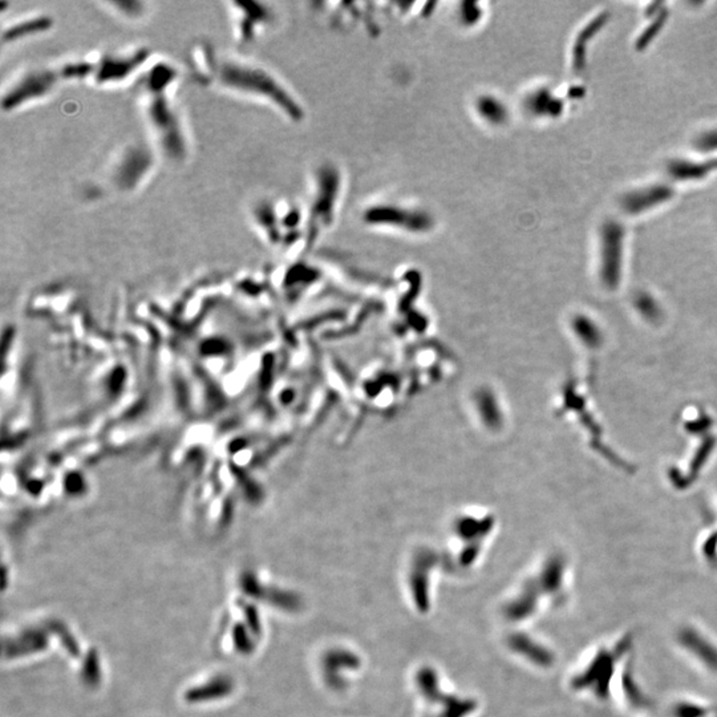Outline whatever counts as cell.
<instances>
[{
	"mask_svg": "<svg viewBox=\"0 0 717 717\" xmlns=\"http://www.w3.org/2000/svg\"><path fill=\"white\" fill-rule=\"evenodd\" d=\"M180 73L171 63L149 64L139 81V104L157 152L168 161H183L189 154V142L181 114L173 102L172 88Z\"/></svg>",
	"mask_w": 717,
	"mask_h": 717,
	"instance_id": "1",
	"label": "cell"
},
{
	"mask_svg": "<svg viewBox=\"0 0 717 717\" xmlns=\"http://www.w3.org/2000/svg\"><path fill=\"white\" fill-rule=\"evenodd\" d=\"M215 82H218L226 91L275 104L281 111L290 114L293 120L301 117L299 107H296L282 84L261 65L244 60L242 58L220 59Z\"/></svg>",
	"mask_w": 717,
	"mask_h": 717,
	"instance_id": "2",
	"label": "cell"
},
{
	"mask_svg": "<svg viewBox=\"0 0 717 717\" xmlns=\"http://www.w3.org/2000/svg\"><path fill=\"white\" fill-rule=\"evenodd\" d=\"M93 71L91 82L97 87L117 85L131 76L144 71L149 65L151 51L145 47H136L122 51L90 53Z\"/></svg>",
	"mask_w": 717,
	"mask_h": 717,
	"instance_id": "3",
	"label": "cell"
},
{
	"mask_svg": "<svg viewBox=\"0 0 717 717\" xmlns=\"http://www.w3.org/2000/svg\"><path fill=\"white\" fill-rule=\"evenodd\" d=\"M58 67H41L23 71L11 81L3 92L1 105L6 112H15L30 102L50 96L60 82Z\"/></svg>",
	"mask_w": 717,
	"mask_h": 717,
	"instance_id": "4",
	"label": "cell"
},
{
	"mask_svg": "<svg viewBox=\"0 0 717 717\" xmlns=\"http://www.w3.org/2000/svg\"><path fill=\"white\" fill-rule=\"evenodd\" d=\"M153 168V151L144 145L131 144L117 153L112 161V183L122 192H133L151 176Z\"/></svg>",
	"mask_w": 717,
	"mask_h": 717,
	"instance_id": "5",
	"label": "cell"
},
{
	"mask_svg": "<svg viewBox=\"0 0 717 717\" xmlns=\"http://www.w3.org/2000/svg\"><path fill=\"white\" fill-rule=\"evenodd\" d=\"M232 16V35L237 44L244 48L257 41L263 27L271 19L267 6L258 1L227 3Z\"/></svg>",
	"mask_w": 717,
	"mask_h": 717,
	"instance_id": "6",
	"label": "cell"
},
{
	"mask_svg": "<svg viewBox=\"0 0 717 717\" xmlns=\"http://www.w3.org/2000/svg\"><path fill=\"white\" fill-rule=\"evenodd\" d=\"M623 239H625V230L620 223L608 221L603 225L600 232L602 276L607 283L611 284H615L620 275Z\"/></svg>",
	"mask_w": 717,
	"mask_h": 717,
	"instance_id": "7",
	"label": "cell"
},
{
	"mask_svg": "<svg viewBox=\"0 0 717 717\" xmlns=\"http://www.w3.org/2000/svg\"><path fill=\"white\" fill-rule=\"evenodd\" d=\"M672 195V188L667 185H651L626 194L622 200V207L628 214L637 215L666 203Z\"/></svg>",
	"mask_w": 717,
	"mask_h": 717,
	"instance_id": "8",
	"label": "cell"
},
{
	"mask_svg": "<svg viewBox=\"0 0 717 717\" xmlns=\"http://www.w3.org/2000/svg\"><path fill=\"white\" fill-rule=\"evenodd\" d=\"M218 60L214 48L206 41H195L190 47L189 67L194 79L201 84L207 85L215 81Z\"/></svg>",
	"mask_w": 717,
	"mask_h": 717,
	"instance_id": "9",
	"label": "cell"
},
{
	"mask_svg": "<svg viewBox=\"0 0 717 717\" xmlns=\"http://www.w3.org/2000/svg\"><path fill=\"white\" fill-rule=\"evenodd\" d=\"M53 27V19L44 14L27 15L21 19L10 23L3 28V43H15L23 41L31 36H36L51 30Z\"/></svg>",
	"mask_w": 717,
	"mask_h": 717,
	"instance_id": "10",
	"label": "cell"
},
{
	"mask_svg": "<svg viewBox=\"0 0 717 717\" xmlns=\"http://www.w3.org/2000/svg\"><path fill=\"white\" fill-rule=\"evenodd\" d=\"M610 14L603 12L598 15L595 19L590 21L576 38V45L573 48V67L576 72H582L586 68V52L588 41H591L599 31L602 30L608 21Z\"/></svg>",
	"mask_w": 717,
	"mask_h": 717,
	"instance_id": "11",
	"label": "cell"
},
{
	"mask_svg": "<svg viewBox=\"0 0 717 717\" xmlns=\"http://www.w3.org/2000/svg\"><path fill=\"white\" fill-rule=\"evenodd\" d=\"M715 171H717V158L704 162L672 161L668 165V174L680 181L700 180Z\"/></svg>",
	"mask_w": 717,
	"mask_h": 717,
	"instance_id": "12",
	"label": "cell"
},
{
	"mask_svg": "<svg viewBox=\"0 0 717 717\" xmlns=\"http://www.w3.org/2000/svg\"><path fill=\"white\" fill-rule=\"evenodd\" d=\"M105 6H108L112 11H116L122 18L131 19V21L140 19V18H142L145 15V12H146L145 4L142 1H133V0H129V1H108V3H105Z\"/></svg>",
	"mask_w": 717,
	"mask_h": 717,
	"instance_id": "13",
	"label": "cell"
},
{
	"mask_svg": "<svg viewBox=\"0 0 717 717\" xmlns=\"http://www.w3.org/2000/svg\"><path fill=\"white\" fill-rule=\"evenodd\" d=\"M655 16H657V19L647 27L645 32L640 35V38L637 41V50H639V51L645 50L647 45L657 38V33L664 27L667 18H668V11L663 7L662 10L657 12Z\"/></svg>",
	"mask_w": 717,
	"mask_h": 717,
	"instance_id": "14",
	"label": "cell"
},
{
	"mask_svg": "<svg viewBox=\"0 0 717 717\" xmlns=\"http://www.w3.org/2000/svg\"><path fill=\"white\" fill-rule=\"evenodd\" d=\"M695 146L699 152L709 153L717 151V129L708 131L699 136L695 140Z\"/></svg>",
	"mask_w": 717,
	"mask_h": 717,
	"instance_id": "15",
	"label": "cell"
}]
</instances>
